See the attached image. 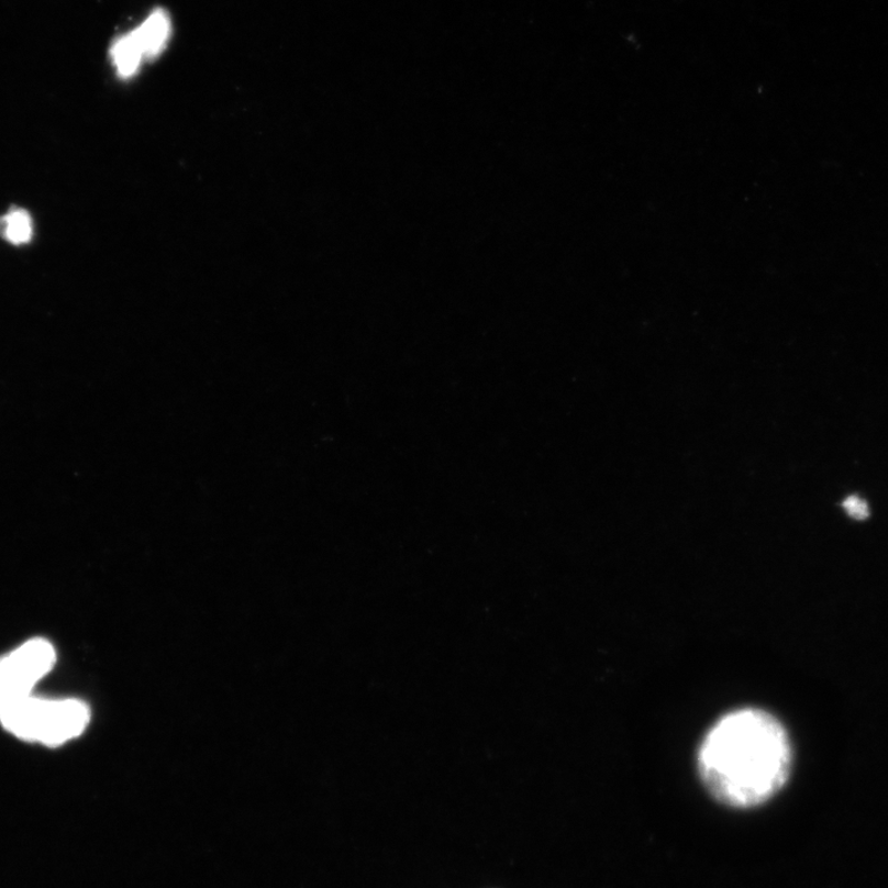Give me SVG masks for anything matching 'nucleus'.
<instances>
[{
  "label": "nucleus",
  "mask_w": 888,
  "mask_h": 888,
  "mask_svg": "<svg viewBox=\"0 0 888 888\" xmlns=\"http://www.w3.org/2000/svg\"><path fill=\"white\" fill-rule=\"evenodd\" d=\"M792 750L785 726L769 712L726 713L704 734L698 772L704 790L732 810L768 803L789 781Z\"/></svg>",
  "instance_id": "nucleus-1"
},
{
  "label": "nucleus",
  "mask_w": 888,
  "mask_h": 888,
  "mask_svg": "<svg viewBox=\"0 0 888 888\" xmlns=\"http://www.w3.org/2000/svg\"><path fill=\"white\" fill-rule=\"evenodd\" d=\"M88 706L78 700H45L34 696L0 714L4 729L18 739L58 746L84 733Z\"/></svg>",
  "instance_id": "nucleus-2"
},
{
  "label": "nucleus",
  "mask_w": 888,
  "mask_h": 888,
  "mask_svg": "<svg viewBox=\"0 0 888 888\" xmlns=\"http://www.w3.org/2000/svg\"><path fill=\"white\" fill-rule=\"evenodd\" d=\"M56 653L43 639L27 641L0 658V714L32 695L35 685L54 668Z\"/></svg>",
  "instance_id": "nucleus-3"
},
{
  "label": "nucleus",
  "mask_w": 888,
  "mask_h": 888,
  "mask_svg": "<svg viewBox=\"0 0 888 888\" xmlns=\"http://www.w3.org/2000/svg\"><path fill=\"white\" fill-rule=\"evenodd\" d=\"M141 48L146 58H155L166 48L169 33V16L163 9L151 14L143 25L135 30Z\"/></svg>",
  "instance_id": "nucleus-4"
},
{
  "label": "nucleus",
  "mask_w": 888,
  "mask_h": 888,
  "mask_svg": "<svg viewBox=\"0 0 888 888\" xmlns=\"http://www.w3.org/2000/svg\"><path fill=\"white\" fill-rule=\"evenodd\" d=\"M110 56L119 75L124 78L134 76L145 57L135 32L119 37L111 46Z\"/></svg>",
  "instance_id": "nucleus-5"
},
{
  "label": "nucleus",
  "mask_w": 888,
  "mask_h": 888,
  "mask_svg": "<svg viewBox=\"0 0 888 888\" xmlns=\"http://www.w3.org/2000/svg\"><path fill=\"white\" fill-rule=\"evenodd\" d=\"M0 234L14 246L27 245L34 236L33 218L22 208H12L0 218Z\"/></svg>",
  "instance_id": "nucleus-6"
},
{
  "label": "nucleus",
  "mask_w": 888,
  "mask_h": 888,
  "mask_svg": "<svg viewBox=\"0 0 888 888\" xmlns=\"http://www.w3.org/2000/svg\"><path fill=\"white\" fill-rule=\"evenodd\" d=\"M843 508L851 518L859 521L866 520L870 514L869 507L859 497L846 498L843 502Z\"/></svg>",
  "instance_id": "nucleus-7"
}]
</instances>
